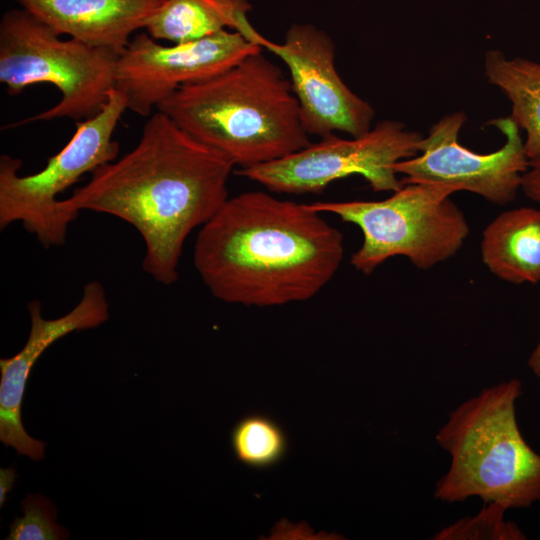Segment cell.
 <instances>
[{
    "instance_id": "9a60e30c",
    "label": "cell",
    "mask_w": 540,
    "mask_h": 540,
    "mask_svg": "<svg viewBox=\"0 0 540 540\" xmlns=\"http://www.w3.org/2000/svg\"><path fill=\"white\" fill-rule=\"evenodd\" d=\"M249 0H164L144 29L155 40L184 43L224 29L243 36L254 29L248 20Z\"/></svg>"
},
{
    "instance_id": "4fadbf2b",
    "label": "cell",
    "mask_w": 540,
    "mask_h": 540,
    "mask_svg": "<svg viewBox=\"0 0 540 540\" xmlns=\"http://www.w3.org/2000/svg\"><path fill=\"white\" fill-rule=\"evenodd\" d=\"M13 1L61 36L119 53L164 0Z\"/></svg>"
},
{
    "instance_id": "3957f363",
    "label": "cell",
    "mask_w": 540,
    "mask_h": 540,
    "mask_svg": "<svg viewBox=\"0 0 540 540\" xmlns=\"http://www.w3.org/2000/svg\"><path fill=\"white\" fill-rule=\"evenodd\" d=\"M262 50L209 79L181 86L156 109L239 169L306 147L311 142L289 78Z\"/></svg>"
},
{
    "instance_id": "d6986e66",
    "label": "cell",
    "mask_w": 540,
    "mask_h": 540,
    "mask_svg": "<svg viewBox=\"0 0 540 540\" xmlns=\"http://www.w3.org/2000/svg\"><path fill=\"white\" fill-rule=\"evenodd\" d=\"M23 517H15L5 540H65L66 528L56 522L57 511L43 495L29 494L21 501Z\"/></svg>"
},
{
    "instance_id": "6da1fadb",
    "label": "cell",
    "mask_w": 540,
    "mask_h": 540,
    "mask_svg": "<svg viewBox=\"0 0 540 540\" xmlns=\"http://www.w3.org/2000/svg\"><path fill=\"white\" fill-rule=\"evenodd\" d=\"M235 165L157 110L136 146L96 168L65 199L64 212L117 217L133 226L145 244L144 271L164 285L178 279L186 238L208 222L229 198Z\"/></svg>"
},
{
    "instance_id": "7c38bea8",
    "label": "cell",
    "mask_w": 540,
    "mask_h": 540,
    "mask_svg": "<svg viewBox=\"0 0 540 540\" xmlns=\"http://www.w3.org/2000/svg\"><path fill=\"white\" fill-rule=\"evenodd\" d=\"M31 320L28 340L10 358L0 360V440L34 461L44 457L46 443L31 437L22 423V401L32 367L41 354L58 339L74 331L95 328L109 317L104 286L93 280L83 286L81 299L67 314L56 319L42 317L41 303L27 304Z\"/></svg>"
},
{
    "instance_id": "7a4b0ae2",
    "label": "cell",
    "mask_w": 540,
    "mask_h": 540,
    "mask_svg": "<svg viewBox=\"0 0 540 540\" xmlns=\"http://www.w3.org/2000/svg\"><path fill=\"white\" fill-rule=\"evenodd\" d=\"M343 257L342 233L320 212L265 191L228 198L200 227L193 251L212 296L257 307L314 297Z\"/></svg>"
},
{
    "instance_id": "5bb4252c",
    "label": "cell",
    "mask_w": 540,
    "mask_h": 540,
    "mask_svg": "<svg viewBox=\"0 0 540 540\" xmlns=\"http://www.w3.org/2000/svg\"><path fill=\"white\" fill-rule=\"evenodd\" d=\"M481 258L499 279L540 282V209L520 207L499 214L484 229Z\"/></svg>"
},
{
    "instance_id": "7402d4cb",
    "label": "cell",
    "mask_w": 540,
    "mask_h": 540,
    "mask_svg": "<svg viewBox=\"0 0 540 540\" xmlns=\"http://www.w3.org/2000/svg\"><path fill=\"white\" fill-rule=\"evenodd\" d=\"M528 366L534 375L540 378V339L528 359Z\"/></svg>"
},
{
    "instance_id": "8992f818",
    "label": "cell",
    "mask_w": 540,
    "mask_h": 540,
    "mask_svg": "<svg viewBox=\"0 0 540 540\" xmlns=\"http://www.w3.org/2000/svg\"><path fill=\"white\" fill-rule=\"evenodd\" d=\"M453 193L446 185L407 183L381 201H320L308 206L359 227L363 242L350 259L355 270L371 274L395 256L428 270L456 255L469 235Z\"/></svg>"
},
{
    "instance_id": "ac0fdd59",
    "label": "cell",
    "mask_w": 540,
    "mask_h": 540,
    "mask_svg": "<svg viewBox=\"0 0 540 540\" xmlns=\"http://www.w3.org/2000/svg\"><path fill=\"white\" fill-rule=\"evenodd\" d=\"M506 506L484 503L480 512L464 517L437 532L433 540H524L525 535L512 521H506Z\"/></svg>"
},
{
    "instance_id": "5b68a950",
    "label": "cell",
    "mask_w": 540,
    "mask_h": 540,
    "mask_svg": "<svg viewBox=\"0 0 540 540\" xmlns=\"http://www.w3.org/2000/svg\"><path fill=\"white\" fill-rule=\"evenodd\" d=\"M118 53L69 37L24 8L3 13L0 20V82L11 95L37 84L54 85L61 93L53 107L17 125L97 115L115 85Z\"/></svg>"
},
{
    "instance_id": "52a82bcc",
    "label": "cell",
    "mask_w": 540,
    "mask_h": 540,
    "mask_svg": "<svg viewBox=\"0 0 540 540\" xmlns=\"http://www.w3.org/2000/svg\"><path fill=\"white\" fill-rule=\"evenodd\" d=\"M125 110V95L113 88L102 110L94 117L76 121L68 143L36 173L20 175L21 160L2 154L0 229L20 222L43 247L63 246L76 218L62 210L58 196L84 174L118 157L120 147L113 134Z\"/></svg>"
},
{
    "instance_id": "2e32d148",
    "label": "cell",
    "mask_w": 540,
    "mask_h": 540,
    "mask_svg": "<svg viewBox=\"0 0 540 540\" xmlns=\"http://www.w3.org/2000/svg\"><path fill=\"white\" fill-rule=\"evenodd\" d=\"M485 75L511 103L509 116L526 138L524 148L530 159L540 156V63L507 58L498 50L485 54Z\"/></svg>"
},
{
    "instance_id": "44dd1931",
    "label": "cell",
    "mask_w": 540,
    "mask_h": 540,
    "mask_svg": "<svg viewBox=\"0 0 540 540\" xmlns=\"http://www.w3.org/2000/svg\"><path fill=\"white\" fill-rule=\"evenodd\" d=\"M16 470L14 466L9 468H0V506L2 507L8 499V494L12 490L15 479Z\"/></svg>"
},
{
    "instance_id": "8fae6325",
    "label": "cell",
    "mask_w": 540,
    "mask_h": 540,
    "mask_svg": "<svg viewBox=\"0 0 540 540\" xmlns=\"http://www.w3.org/2000/svg\"><path fill=\"white\" fill-rule=\"evenodd\" d=\"M254 43L287 67L302 125L309 136L338 132L360 136L371 129L373 107L342 80L335 65V45L328 34L308 23L291 25L281 43L259 32Z\"/></svg>"
},
{
    "instance_id": "ba28073f",
    "label": "cell",
    "mask_w": 540,
    "mask_h": 540,
    "mask_svg": "<svg viewBox=\"0 0 540 540\" xmlns=\"http://www.w3.org/2000/svg\"><path fill=\"white\" fill-rule=\"evenodd\" d=\"M350 137L332 134L280 159L238 169L237 174L275 193H320L352 175L362 176L375 192H394L403 185L394 165L417 156L424 136L402 122L383 120Z\"/></svg>"
},
{
    "instance_id": "30bf717a",
    "label": "cell",
    "mask_w": 540,
    "mask_h": 540,
    "mask_svg": "<svg viewBox=\"0 0 540 540\" xmlns=\"http://www.w3.org/2000/svg\"><path fill=\"white\" fill-rule=\"evenodd\" d=\"M261 49L230 29L170 45L141 32L118 53L114 88L125 95L128 110L149 116L181 86L209 79Z\"/></svg>"
},
{
    "instance_id": "ffe728a7",
    "label": "cell",
    "mask_w": 540,
    "mask_h": 540,
    "mask_svg": "<svg viewBox=\"0 0 540 540\" xmlns=\"http://www.w3.org/2000/svg\"><path fill=\"white\" fill-rule=\"evenodd\" d=\"M521 190L532 201L540 205V156L530 159L523 175Z\"/></svg>"
},
{
    "instance_id": "e0dca14e",
    "label": "cell",
    "mask_w": 540,
    "mask_h": 540,
    "mask_svg": "<svg viewBox=\"0 0 540 540\" xmlns=\"http://www.w3.org/2000/svg\"><path fill=\"white\" fill-rule=\"evenodd\" d=\"M236 459L253 469H268L280 463L288 451V437L270 416L254 413L242 417L231 431Z\"/></svg>"
},
{
    "instance_id": "277c9868",
    "label": "cell",
    "mask_w": 540,
    "mask_h": 540,
    "mask_svg": "<svg viewBox=\"0 0 540 540\" xmlns=\"http://www.w3.org/2000/svg\"><path fill=\"white\" fill-rule=\"evenodd\" d=\"M522 383L510 379L482 389L455 409L435 435L451 457L434 498L459 503L471 497L509 508L540 501V454L523 438L515 404Z\"/></svg>"
},
{
    "instance_id": "9c48e42d",
    "label": "cell",
    "mask_w": 540,
    "mask_h": 540,
    "mask_svg": "<svg viewBox=\"0 0 540 540\" xmlns=\"http://www.w3.org/2000/svg\"><path fill=\"white\" fill-rule=\"evenodd\" d=\"M465 121L462 111L442 117L422 138L419 154L397 162L395 172L404 175L403 184H441L494 204L512 202L529 166L521 130L510 117L490 121L504 135L505 143L494 152L481 154L458 141Z\"/></svg>"
}]
</instances>
